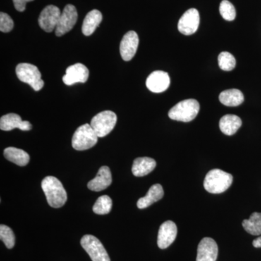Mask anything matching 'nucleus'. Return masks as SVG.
<instances>
[{"label": "nucleus", "mask_w": 261, "mask_h": 261, "mask_svg": "<svg viewBox=\"0 0 261 261\" xmlns=\"http://www.w3.org/2000/svg\"><path fill=\"white\" fill-rule=\"evenodd\" d=\"M42 188L48 204L55 208H59L66 202L67 192L60 180L54 176H47L42 180Z\"/></svg>", "instance_id": "nucleus-1"}, {"label": "nucleus", "mask_w": 261, "mask_h": 261, "mask_svg": "<svg viewBox=\"0 0 261 261\" xmlns=\"http://www.w3.org/2000/svg\"><path fill=\"white\" fill-rule=\"evenodd\" d=\"M232 181V175L222 170L213 169L205 176L204 187L210 193L220 194L226 191Z\"/></svg>", "instance_id": "nucleus-2"}, {"label": "nucleus", "mask_w": 261, "mask_h": 261, "mask_svg": "<svg viewBox=\"0 0 261 261\" xmlns=\"http://www.w3.org/2000/svg\"><path fill=\"white\" fill-rule=\"evenodd\" d=\"M200 111V104L195 99H188L173 106L168 116L174 121L190 122L195 119Z\"/></svg>", "instance_id": "nucleus-3"}, {"label": "nucleus", "mask_w": 261, "mask_h": 261, "mask_svg": "<svg viewBox=\"0 0 261 261\" xmlns=\"http://www.w3.org/2000/svg\"><path fill=\"white\" fill-rule=\"evenodd\" d=\"M15 72L20 82L29 84L36 92L40 91L44 87L42 74L36 65L30 63H20L17 65Z\"/></svg>", "instance_id": "nucleus-4"}, {"label": "nucleus", "mask_w": 261, "mask_h": 261, "mask_svg": "<svg viewBox=\"0 0 261 261\" xmlns=\"http://www.w3.org/2000/svg\"><path fill=\"white\" fill-rule=\"evenodd\" d=\"M97 135L90 124L86 123L79 127L72 138V147L75 150H87L97 144Z\"/></svg>", "instance_id": "nucleus-5"}, {"label": "nucleus", "mask_w": 261, "mask_h": 261, "mask_svg": "<svg viewBox=\"0 0 261 261\" xmlns=\"http://www.w3.org/2000/svg\"><path fill=\"white\" fill-rule=\"evenodd\" d=\"M116 122V113L111 111H105L94 116L90 125L98 137H104L112 132Z\"/></svg>", "instance_id": "nucleus-6"}, {"label": "nucleus", "mask_w": 261, "mask_h": 261, "mask_svg": "<svg viewBox=\"0 0 261 261\" xmlns=\"http://www.w3.org/2000/svg\"><path fill=\"white\" fill-rule=\"evenodd\" d=\"M81 245L92 261H111L102 243L93 235H84L81 240Z\"/></svg>", "instance_id": "nucleus-7"}, {"label": "nucleus", "mask_w": 261, "mask_h": 261, "mask_svg": "<svg viewBox=\"0 0 261 261\" xmlns=\"http://www.w3.org/2000/svg\"><path fill=\"white\" fill-rule=\"evenodd\" d=\"M78 13L74 5H67L61 13L58 25L56 29L57 37H62L69 32L76 23Z\"/></svg>", "instance_id": "nucleus-8"}, {"label": "nucleus", "mask_w": 261, "mask_h": 261, "mask_svg": "<svg viewBox=\"0 0 261 261\" xmlns=\"http://www.w3.org/2000/svg\"><path fill=\"white\" fill-rule=\"evenodd\" d=\"M61 15V10L58 7L53 5H47L39 15L38 23L44 32L50 33L56 29Z\"/></svg>", "instance_id": "nucleus-9"}, {"label": "nucleus", "mask_w": 261, "mask_h": 261, "mask_svg": "<svg viewBox=\"0 0 261 261\" xmlns=\"http://www.w3.org/2000/svg\"><path fill=\"white\" fill-rule=\"evenodd\" d=\"M200 25V14L197 10L192 8L187 10L180 18L178 29L181 34L189 36L195 34Z\"/></svg>", "instance_id": "nucleus-10"}, {"label": "nucleus", "mask_w": 261, "mask_h": 261, "mask_svg": "<svg viewBox=\"0 0 261 261\" xmlns=\"http://www.w3.org/2000/svg\"><path fill=\"white\" fill-rule=\"evenodd\" d=\"M89 71L87 66L82 63H75L67 68L66 73L63 75V82L68 86L76 83H86L88 80Z\"/></svg>", "instance_id": "nucleus-11"}, {"label": "nucleus", "mask_w": 261, "mask_h": 261, "mask_svg": "<svg viewBox=\"0 0 261 261\" xmlns=\"http://www.w3.org/2000/svg\"><path fill=\"white\" fill-rule=\"evenodd\" d=\"M138 46V34L134 31L127 32L123 36L120 44V53L123 61H130L135 57Z\"/></svg>", "instance_id": "nucleus-12"}, {"label": "nucleus", "mask_w": 261, "mask_h": 261, "mask_svg": "<svg viewBox=\"0 0 261 261\" xmlns=\"http://www.w3.org/2000/svg\"><path fill=\"white\" fill-rule=\"evenodd\" d=\"M171 80L166 72L156 70L147 77L146 85L147 89L154 93H161L169 87Z\"/></svg>", "instance_id": "nucleus-13"}, {"label": "nucleus", "mask_w": 261, "mask_h": 261, "mask_svg": "<svg viewBox=\"0 0 261 261\" xmlns=\"http://www.w3.org/2000/svg\"><path fill=\"white\" fill-rule=\"evenodd\" d=\"M218 253L219 248L216 241L212 238H203L197 247L196 261H216Z\"/></svg>", "instance_id": "nucleus-14"}, {"label": "nucleus", "mask_w": 261, "mask_h": 261, "mask_svg": "<svg viewBox=\"0 0 261 261\" xmlns=\"http://www.w3.org/2000/svg\"><path fill=\"white\" fill-rule=\"evenodd\" d=\"M177 236V226L172 221H166L160 226L158 245L159 248L166 249L176 240Z\"/></svg>", "instance_id": "nucleus-15"}, {"label": "nucleus", "mask_w": 261, "mask_h": 261, "mask_svg": "<svg viewBox=\"0 0 261 261\" xmlns=\"http://www.w3.org/2000/svg\"><path fill=\"white\" fill-rule=\"evenodd\" d=\"M16 128L22 130H30L32 128V125L30 122L22 121L20 116L15 113H9L0 118L1 130H11Z\"/></svg>", "instance_id": "nucleus-16"}, {"label": "nucleus", "mask_w": 261, "mask_h": 261, "mask_svg": "<svg viewBox=\"0 0 261 261\" xmlns=\"http://www.w3.org/2000/svg\"><path fill=\"white\" fill-rule=\"evenodd\" d=\"M112 183V175L108 166H102L98 171L97 175L89 182L88 188L94 192H100L107 189Z\"/></svg>", "instance_id": "nucleus-17"}, {"label": "nucleus", "mask_w": 261, "mask_h": 261, "mask_svg": "<svg viewBox=\"0 0 261 261\" xmlns=\"http://www.w3.org/2000/svg\"><path fill=\"white\" fill-rule=\"evenodd\" d=\"M155 166V161L151 158H137L134 161L132 173L135 176L141 177L152 172Z\"/></svg>", "instance_id": "nucleus-18"}, {"label": "nucleus", "mask_w": 261, "mask_h": 261, "mask_svg": "<svg viewBox=\"0 0 261 261\" xmlns=\"http://www.w3.org/2000/svg\"><path fill=\"white\" fill-rule=\"evenodd\" d=\"M164 195V191L162 186L159 184L152 185L149 188L147 195L142 197L137 202V207L140 209L146 208L149 205H152L154 202L161 200Z\"/></svg>", "instance_id": "nucleus-19"}, {"label": "nucleus", "mask_w": 261, "mask_h": 261, "mask_svg": "<svg viewBox=\"0 0 261 261\" xmlns=\"http://www.w3.org/2000/svg\"><path fill=\"white\" fill-rule=\"evenodd\" d=\"M243 124L241 118L235 115H226L221 118L219 122L220 129L228 136L234 135Z\"/></svg>", "instance_id": "nucleus-20"}, {"label": "nucleus", "mask_w": 261, "mask_h": 261, "mask_svg": "<svg viewBox=\"0 0 261 261\" xmlns=\"http://www.w3.org/2000/svg\"><path fill=\"white\" fill-rule=\"evenodd\" d=\"M102 20V13L98 10H93L87 13L82 25V32L84 35L87 37L92 35Z\"/></svg>", "instance_id": "nucleus-21"}, {"label": "nucleus", "mask_w": 261, "mask_h": 261, "mask_svg": "<svg viewBox=\"0 0 261 261\" xmlns=\"http://www.w3.org/2000/svg\"><path fill=\"white\" fill-rule=\"evenodd\" d=\"M219 100L224 106L236 107L244 102V95L239 89H228L220 94Z\"/></svg>", "instance_id": "nucleus-22"}, {"label": "nucleus", "mask_w": 261, "mask_h": 261, "mask_svg": "<svg viewBox=\"0 0 261 261\" xmlns=\"http://www.w3.org/2000/svg\"><path fill=\"white\" fill-rule=\"evenodd\" d=\"M5 159L10 162L20 166H25L28 164L30 161L29 154L23 149H18L16 147H8L4 150Z\"/></svg>", "instance_id": "nucleus-23"}, {"label": "nucleus", "mask_w": 261, "mask_h": 261, "mask_svg": "<svg viewBox=\"0 0 261 261\" xmlns=\"http://www.w3.org/2000/svg\"><path fill=\"white\" fill-rule=\"evenodd\" d=\"M243 226L247 233L252 235L261 234V213H253L250 219L244 220Z\"/></svg>", "instance_id": "nucleus-24"}, {"label": "nucleus", "mask_w": 261, "mask_h": 261, "mask_svg": "<svg viewBox=\"0 0 261 261\" xmlns=\"http://www.w3.org/2000/svg\"><path fill=\"white\" fill-rule=\"evenodd\" d=\"M113 201L108 195H102L96 201L93 206V211L96 214L106 215L109 214L112 209Z\"/></svg>", "instance_id": "nucleus-25"}, {"label": "nucleus", "mask_w": 261, "mask_h": 261, "mask_svg": "<svg viewBox=\"0 0 261 261\" xmlns=\"http://www.w3.org/2000/svg\"><path fill=\"white\" fill-rule=\"evenodd\" d=\"M218 61L220 68L225 71L232 70L236 66V60L234 57L228 51H222L218 58Z\"/></svg>", "instance_id": "nucleus-26"}, {"label": "nucleus", "mask_w": 261, "mask_h": 261, "mask_svg": "<svg viewBox=\"0 0 261 261\" xmlns=\"http://www.w3.org/2000/svg\"><path fill=\"white\" fill-rule=\"evenodd\" d=\"M0 239L8 249H12L14 247L15 243V234L13 230L9 226L3 224L0 226Z\"/></svg>", "instance_id": "nucleus-27"}, {"label": "nucleus", "mask_w": 261, "mask_h": 261, "mask_svg": "<svg viewBox=\"0 0 261 261\" xmlns=\"http://www.w3.org/2000/svg\"><path fill=\"white\" fill-rule=\"evenodd\" d=\"M219 11L222 18L228 21H232L236 18V10L233 5L227 0L221 2Z\"/></svg>", "instance_id": "nucleus-28"}, {"label": "nucleus", "mask_w": 261, "mask_h": 261, "mask_svg": "<svg viewBox=\"0 0 261 261\" xmlns=\"http://www.w3.org/2000/svg\"><path fill=\"white\" fill-rule=\"evenodd\" d=\"M14 27V22L9 15L1 12L0 13V31L3 33L11 32Z\"/></svg>", "instance_id": "nucleus-29"}, {"label": "nucleus", "mask_w": 261, "mask_h": 261, "mask_svg": "<svg viewBox=\"0 0 261 261\" xmlns=\"http://www.w3.org/2000/svg\"><path fill=\"white\" fill-rule=\"evenodd\" d=\"M34 0H13L15 9L18 12H23L27 8V3Z\"/></svg>", "instance_id": "nucleus-30"}, {"label": "nucleus", "mask_w": 261, "mask_h": 261, "mask_svg": "<svg viewBox=\"0 0 261 261\" xmlns=\"http://www.w3.org/2000/svg\"><path fill=\"white\" fill-rule=\"evenodd\" d=\"M252 245L256 248H259V247H261V237H259L258 238L255 239L253 242H252Z\"/></svg>", "instance_id": "nucleus-31"}]
</instances>
